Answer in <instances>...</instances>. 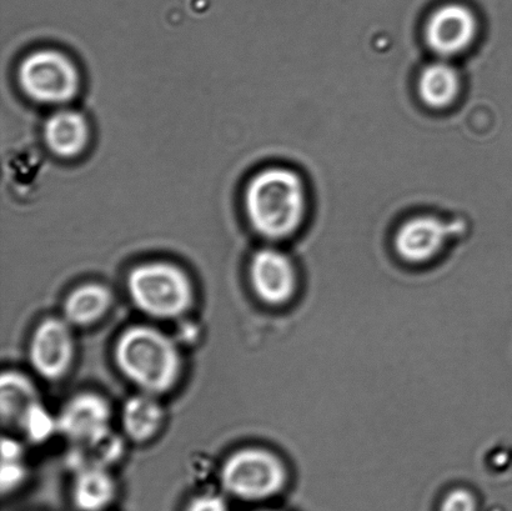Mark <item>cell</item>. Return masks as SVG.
I'll use <instances>...</instances> for the list:
<instances>
[{"instance_id": "cell-3", "label": "cell", "mask_w": 512, "mask_h": 511, "mask_svg": "<svg viewBox=\"0 0 512 511\" xmlns=\"http://www.w3.org/2000/svg\"><path fill=\"white\" fill-rule=\"evenodd\" d=\"M128 292L140 312L157 319H177L192 307L193 284L177 265L153 262L134 268Z\"/></svg>"}, {"instance_id": "cell-19", "label": "cell", "mask_w": 512, "mask_h": 511, "mask_svg": "<svg viewBox=\"0 0 512 511\" xmlns=\"http://www.w3.org/2000/svg\"><path fill=\"white\" fill-rule=\"evenodd\" d=\"M19 430L32 442H45L54 432H58L57 418H53L40 402L30 410Z\"/></svg>"}, {"instance_id": "cell-2", "label": "cell", "mask_w": 512, "mask_h": 511, "mask_svg": "<svg viewBox=\"0 0 512 511\" xmlns=\"http://www.w3.org/2000/svg\"><path fill=\"white\" fill-rule=\"evenodd\" d=\"M245 209L250 224L261 237L288 238L304 218L303 183L289 169H265L250 180L245 192Z\"/></svg>"}, {"instance_id": "cell-5", "label": "cell", "mask_w": 512, "mask_h": 511, "mask_svg": "<svg viewBox=\"0 0 512 511\" xmlns=\"http://www.w3.org/2000/svg\"><path fill=\"white\" fill-rule=\"evenodd\" d=\"M18 80L28 98L47 105L68 103L79 92L77 67L55 49L30 53L19 65Z\"/></svg>"}, {"instance_id": "cell-9", "label": "cell", "mask_w": 512, "mask_h": 511, "mask_svg": "<svg viewBox=\"0 0 512 511\" xmlns=\"http://www.w3.org/2000/svg\"><path fill=\"white\" fill-rule=\"evenodd\" d=\"M250 283L264 303L281 305L289 302L295 293V269L279 250L260 249L250 263Z\"/></svg>"}, {"instance_id": "cell-17", "label": "cell", "mask_w": 512, "mask_h": 511, "mask_svg": "<svg viewBox=\"0 0 512 511\" xmlns=\"http://www.w3.org/2000/svg\"><path fill=\"white\" fill-rule=\"evenodd\" d=\"M123 443L117 435L110 433L97 442L73 445L68 455V463L74 472L85 468H104L122 457Z\"/></svg>"}, {"instance_id": "cell-11", "label": "cell", "mask_w": 512, "mask_h": 511, "mask_svg": "<svg viewBox=\"0 0 512 511\" xmlns=\"http://www.w3.org/2000/svg\"><path fill=\"white\" fill-rule=\"evenodd\" d=\"M44 138L49 149L59 157H77L89 142V124L75 110H58L45 122Z\"/></svg>"}, {"instance_id": "cell-22", "label": "cell", "mask_w": 512, "mask_h": 511, "mask_svg": "<svg viewBox=\"0 0 512 511\" xmlns=\"http://www.w3.org/2000/svg\"><path fill=\"white\" fill-rule=\"evenodd\" d=\"M259 511H274V510H259Z\"/></svg>"}, {"instance_id": "cell-8", "label": "cell", "mask_w": 512, "mask_h": 511, "mask_svg": "<svg viewBox=\"0 0 512 511\" xmlns=\"http://www.w3.org/2000/svg\"><path fill=\"white\" fill-rule=\"evenodd\" d=\"M475 15L464 5H443L431 15L425 28V38L434 53L453 57L464 52L476 35Z\"/></svg>"}, {"instance_id": "cell-7", "label": "cell", "mask_w": 512, "mask_h": 511, "mask_svg": "<svg viewBox=\"0 0 512 511\" xmlns=\"http://www.w3.org/2000/svg\"><path fill=\"white\" fill-rule=\"evenodd\" d=\"M112 410L98 394L83 393L69 400L57 418L58 432L72 445L97 442L112 433Z\"/></svg>"}, {"instance_id": "cell-6", "label": "cell", "mask_w": 512, "mask_h": 511, "mask_svg": "<svg viewBox=\"0 0 512 511\" xmlns=\"http://www.w3.org/2000/svg\"><path fill=\"white\" fill-rule=\"evenodd\" d=\"M74 338L65 319L49 318L38 325L29 347L33 369L47 380L62 379L72 367Z\"/></svg>"}, {"instance_id": "cell-10", "label": "cell", "mask_w": 512, "mask_h": 511, "mask_svg": "<svg viewBox=\"0 0 512 511\" xmlns=\"http://www.w3.org/2000/svg\"><path fill=\"white\" fill-rule=\"evenodd\" d=\"M449 225L434 217H418L401 225L395 235V249L406 262L419 264L439 254L448 240Z\"/></svg>"}, {"instance_id": "cell-18", "label": "cell", "mask_w": 512, "mask_h": 511, "mask_svg": "<svg viewBox=\"0 0 512 511\" xmlns=\"http://www.w3.org/2000/svg\"><path fill=\"white\" fill-rule=\"evenodd\" d=\"M24 477L25 467L22 445L14 439H3L2 478H0L3 493L17 488L23 482Z\"/></svg>"}, {"instance_id": "cell-21", "label": "cell", "mask_w": 512, "mask_h": 511, "mask_svg": "<svg viewBox=\"0 0 512 511\" xmlns=\"http://www.w3.org/2000/svg\"><path fill=\"white\" fill-rule=\"evenodd\" d=\"M187 511H228V505L218 494H204L193 499Z\"/></svg>"}, {"instance_id": "cell-20", "label": "cell", "mask_w": 512, "mask_h": 511, "mask_svg": "<svg viewBox=\"0 0 512 511\" xmlns=\"http://www.w3.org/2000/svg\"><path fill=\"white\" fill-rule=\"evenodd\" d=\"M476 499L468 489H454L446 495L440 511H476Z\"/></svg>"}, {"instance_id": "cell-12", "label": "cell", "mask_w": 512, "mask_h": 511, "mask_svg": "<svg viewBox=\"0 0 512 511\" xmlns=\"http://www.w3.org/2000/svg\"><path fill=\"white\" fill-rule=\"evenodd\" d=\"M40 403L37 388L27 375L10 370L0 379V414L4 427L19 429L35 405Z\"/></svg>"}, {"instance_id": "cell-4", "label": "cell", "mask_w": 512, "mask_h": 511, "mask_svg": "<svg viewBox=\"0 0 512 511\" xmlns=\"http://www.w3.org/2000/svg\"><path fill=\"white\" fill-rule=\"evenodd\" d=\"M222 487L232 497L259 502L284 489L288 473L275 454L265 449L247 448L230 455L220 473Z\"/></svg>"}, {"instance_id": "cell-1", "label": "cell", "mask_w": 512, "mask_h": 511, "mask_svg": "<svg viewBox=\"0 0 512 511\" xmlns=\"http://www.w3.org/2000/svg\"><path fill=\"white\" fill-rule=\"evenodd\" d=\"M120 372L140 392L160 395L177 384L182 372L177 344L162 330L135 325L120 335L115 345Z\"/></svg>"}, {"instance_id": "cell-16", "label": "cell", "mask_w": 512, "mask_h": 511, "mask_svg": "<svg viewBox=\"0 0 512 511\" xmlns=\"http://www.w3.org/2000/svg\"><path fill=\"white\" fill-rule=\"evenodd\" d=\"M459 87L458 73L446 63L430 64L420 75L419 94L423 102L431 108L448 107L458 95Z\"/></svg>"}, {"instance_id": "cell-14", "label": "cell", "mask_w": 512, "mask_h": 511, "mask_svg": "<svg viewBox=\"0 0 512 511\" xmlns=\"http://www.w3.org/2000/svg\"><path fill=\"white\" fill-rule=\"evenodd\" d=\"M112 293L98 283L84 284L74 289L65 299L64 319L72 327H88L98 322L112 307Z\"/></svg>"}, {"instance_id": "cell-15", "label": "cell", "mask_w": 512, "mask_h": 511, "mask_svg": "<svg viewBox=\"0 0 512 511\" xmlns=\"http://www.w3.org/2000/svg\"><path fill=\"white\" fill-rule=\"evenodd\" d=\"M115 497V483L108 469L85 468L75 472L72 498L80 511H103Z\"/></svg>"}, {"instance_id": "cell-13", "label": "cell", "mask_w": 512, "mask_h": 511, "mask_svg": "<svg viewBox=\"0 0 512 511\" xmlns=\"http://www.w3.org/2000/svg\"><path fill=\"white\" fill-rule=\"evenodd\" d=\"M164 412L157 395L140 392L125 402L122 425L125 435L133 442L145 443L162 428Z\"/></svg>"}]
</instances>
